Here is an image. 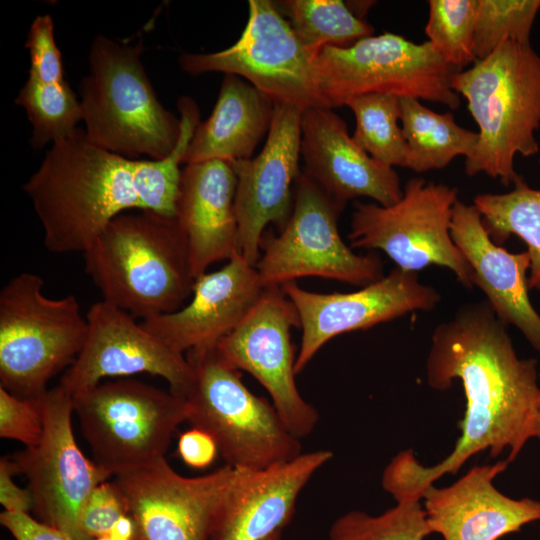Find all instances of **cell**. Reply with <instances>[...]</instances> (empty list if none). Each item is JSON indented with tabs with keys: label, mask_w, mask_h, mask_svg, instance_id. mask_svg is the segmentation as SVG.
Here are the masks:
<instances>
[{
	"label": "cell",
	"mask_w": 540,
	"mask_h": 540,
	"mask_svg": "<svg viewBox=\"0 0 540 540\" xmlns=\"http://www.w3.org/2000/svg\"><path fill=\"white\" fill-rule=\"evenodd\" d=\"M428 385L463 387L466 408L453 450L431 466L413 450L395 455L382 474V487L396 502L421 500L423 491L444 475L456 474L472 456L507 451L508 463L534 438L540 393L537 361L520 358L507 331L486 300L460 306L434 329L426 362Z\"/></svg>",
	"instance_id": "cell-1"
},
{
	"label": "cell",
	"mask_w": 540,
	"mask_h": 540,
	"mask_svg": "<svg viewBox=\"0 0 540 540\" xmlns=\"http://www.w3.org/2000/svg\"><path fill=\"white\" fill-rule=\"evenodd\" d=\"M181 136L161 160L132 159L96 144L85 130L54 144L23 185L43 229L46 249L84 253L118 215L148 210L175 216L180 165L200 123L196 102L178 100Z\"/></svg>",
	"instance_id": "cell-2"
},
{
	"label": "cell",
	"mask_w": 540,
	"mask_h": 540,
	"mask_svg": "<svg viewBox=\"0 0 540 540\" xmlns=\"http://www.w3.org/2000/svg\"><path fill=\"white\" fill-rule=\"evenodd\" d=\"M104 301L142 320L181 309L193 277L176 216L148 210L115 217L83 253Z\"/></svg>",
	"instance_id": "cell-3"
},
{
	"label": "cell",
	"mask_w": 540,
	"mask_h": 540,
	"mask_svg": "<svg viewBox=\"0 0 540 540\" xmlns=\"http://www.w3.org/2000/svg\"><path fill=\"white\" fill-rule=\"evenodd\" d=\"M451 87L466 99L479 129L465 173H484L513 185L521 177L515 157L539 152L540 55L530 42L505 40L486 58L457 72Z\"/></svg>",
	"instance_id": "cell-4"
},
{
	"label": "cell",
	"mask_w": 540,
	"mask_h": 540,
	"mask_svg": "<svg viewBox=\"0 0 540 540\" xmlns=\"http://www.w3.org/2000/svg\"><path fill=\"white\" fill-rule=\"evenodd\" d=\"M142 39L120 43L97 35L89 51V73L79 86L88 138L121 156L168 157L181 136V120L158 100L141 61Z\"/></svg>",
	"instance_id": "cell-5"
},
{
	"label": "cell",
	"mask_w": 540,
	"mask_h": 540,
	"mask_svg": "<svg viewBox=\"0 0 540 540\" xmlns=\"http://www.w3.org/2000/svg\"><path fill=\"white\" fill-rule=\"evenodd\" d=\"M185 355L192 372L182 395L187 421L213 438L226 465L261 470L302 453L301 439L290 432L273 404L246 387L240 370L216 346Z\"/></svg>",
	"instance_id": "cell-6"
},
{
	"label": "cell",
	"mask_w": 540,
	"mask_h": 540,
	"mask_svg": "<svg viewBox=\"0 0 540 540\" xmlns=\"http://www.w3.org/2000/svg\"><path fill=\"white\" fill-rule=\"evenodd\" d=\"M31 272L12 277L0 292V387L37 398L49 380L80 353L88 322L77 298H49Z\"/></svg>",
	"instance_id": "cell-7"
},
{
	"label": "cell",
	"mask_w": 540,
	"mask_h": 540,
	"mask_svg": "<svg viewBox=\"0 0 540 540\" xmlns=\"http://www.w3.org/2000/svg\"><path fill=\"white\" fill-rule=\"evenodd\" d=\"M72 397L93 461L114 477L165 458L188 416L184 397L134 379L100 382Z\"/></svg>",
	"instance_id": "cell-8"
},
{
	"label": "cell",
	"mask_w": 540,
	"mask_h": 540,
	"mask_svg": "<svg viewBox=\"0 0 540 540\" xmlns=\"http://www.w3.org/2000/svg\"><path fill=\"white\" fill-rule=\"evenodd\" d=\"M344 208L301 170L289 219L277 234L265 231L260 242L255 268L263 286L321 277L364 287L381 279L380 256L357 254L343 241L338 219Z\"/></svg>",
	"instance_id": "cell-9"
},
{
	"label": "cell",
	"mask_w": 540,
	"mask_h": 540,
	"mask_svg": "<svg viewBox=\"0 0 540 540\" xmlns=\"http://www.w3.org/2000/svg\"><path fill=\"white\" fill-rule=\"evenodd\" d=\"M322 94L329 107L356 96L382 93L460 106L452 89L459 72L427 40L412 42L394 33L365 37L345 48L325 47L316 58Z\"/></svg>",
	"instance_id": "cell-10"
},
{
	"label": "cell",
	"mask_w": 540,
	"mask_h": 540,
	"mask_svg": "<svg viewBox=\"0 0 540 540\" xmlns=\"http://www.w3.org/2000/svg\"><path fill=\"white\" fill-rule=\"evenodd\" d=\"M457 200L455 187L411 178L402 198L391 206L356 203L348 234L350 246L381 250L405 271L445 267L463 287L472 289V269L450 232Z\"/></svg>",
	"instance_id": "cell-11"
},
{
	"label": "cell",
	"mask_w": 540,
	"mask_h": 540,
	"mask_svg": "<svg viewBox=\"0 0 540 540\" xmlns=\"http://www.w3.org/2000/svg\"><path fill=\"white\" fill-rule=\"evenodd\" d=\"M247 24L227 49L182 53V71L190 75L223 72L243 77L274 104L303 110L330 108L319 83L316 58L300 41L274 1L249 0Z\"/></svg>",
	"instance_id": "cell-12"
},
{
	"label": "cell",
	"mask_w": 540,
	"mask_h": 540,
	"mask_svg": "<svg viewBox=\"0 0 540 540\" xmlns=\"http://www.w3.org/2000/svg\"><path fill=\"white\" fill-rule=\"evenodd\" d=\"M40 442L10 456L28 480L40 521L74 540H88L80 527L91 492L112 476L79 449L72 429L73 397L59 384L42 395Z\"/></svg>",
	"instance_id": "cell-13"
},
{
	"label": "cell",
	"mask_w": 540,
	"mask_h": 540,
	"mask_svg": "<svg viewBox=\"0 0 540 540\" xmlns=\"http://www.w3.org/2000/svg\"><path fill=\"white\" fill-rule=\"evenodd\" d=\"M292 328H299L293 304L281 287H265L255 306L216 347L230 364L266 389L287 428L302 439L315 429L319 413L295 382Z\"/></svg>",
	"instance_id": "cell-14"
},
{
	"label": "cell",
	"mask_w": 540,
	"mask_h": 540,
	"mask_svg": "<svg viewBox=\"0 0 540 540\" xmlns=\"http://www.w3.org/2000/svg\"><path fill=\"white\" fill-rule=\"evenodd\" d=\"M281 288L296 310L302 332L296 374L332 338L366 330L414 311H431L441 301L440 293L422 283L417 272L398 267L354 292H312L301 288L296 281Z\"/></svg>",
	"instance_id": "cell-15"
},
{
	"label": "cell",
	"mask_w": 540,
	"mask_h": 540,
	"mask_svg": "<svg viewBox=\"0 0 540 540\" xmlns=\"http://www.w3.org/2000/svg\"><path fill=\"white\" fill-rule=\"evenodd\" d=\"M238 470L224 465L185 477L165 458L114 477L141 540H209L216 513Z\"/></svg>",
	"instance_id": "cell-16"
},
{
	"label": "cell",
	"mask_w": 540,
	"mask_h": 540,
	"mask_svg": "<svg viewBox=\"0 0 540 540\" xmlns=\"http://www.w3.org/2000/svg\"><path fill=\"white\" fill-rule=\"evenodd\" d=\"M86 318L85 343L59 383L72 396L104 378L140 373L165 379L171 392L183 395L192 376L185 354L104 300L94 303Z\"/></svg>",
	"instance_id": "cell-17"
},
{
	"label": "cell",
	"mask_w": 540,
	"mask_h": 540,
	"mask_svg": "<svg viewBox=\"0 0 540 540\" xmlns=\"http://www.w3.org/2000/svg\"><path fill=\"white\" fill-rule=\"evenodd\" d=\"M303 109L275 104L262 151L232 162L236 175L235 214L242 257L255 266L266 227L281 230L290 217L299 168Z\"/></svg>",
	"instance_id": "cell-18"
},
{
	"label": "cell",
	"mask_w": 540,
	"mask_h": 540,
	"mask_svg": "<svg viewBox=\"0 0 540 540\" xmlns=\"http://www.w3.org/2000/svg\"><path fill=\"white\" fill-rule=\"evenodd\" d=\"M300 154L302 172L344 206L359 197L391 206L403 196L394 168L361 149L349 135L346 122L331 108L303 110Z\"/></svg>",
	"instance_id": "cell-19"
},
{
	"label": "cell",
	"mask_w": 540,
	"mask_h": 540,
	"mask_svg": "<svg viewBox=\"0 0 540 540\" xmlns=\"http://www.w3.org/2000/svg\"><path fill=\"white\" fill-rule=\"evenodd\" d=\"M508 464L475 466L449 486H428L421 503L431 533L443 540H499L540 521V501L511 498L493 484Z\"/></svg>",
	"instance_id": "cell-20"
},
{
	"label": "cell",
	"mask_w": 540,
	"mask_h": 540,
	"mask_svg": "<svg viewBox=\"0 0 540 540\" xmlns=\"http://www.w3.org/2000/svg\"><path fill=\"white\" fill-rule=\"evenodd\" d=\"M264 290L255 266L237 254L221 269L195 279L187 305L141 324L183 354L213 347L245 318Z\"/></svg>",
	"instance_id": "cell-21"
},
{
	"label": "cell",
	"mask_w": 540,
	"mask_h": 540,
	"mask_svg": "<svg viewBox=\"0 0 540 540\" xmlns=\"http://www.w3.org/2000/svg\"><path fill=\"white\" fill-rule=\"evenodd\" d=\"M332 457L329 450H316L261 470L237 469L209 540H266L281 534L300 492Z\"/></svg>",
	"instance_id": "cell-22"
},
{
	"label": "cell",
	"mask_w": 540,
	"mask_h": 540,
	"mask_svg": "<svg viewBox=\"0 0 540 540\" xmlns=\"http://www.w3.org/2000/svg\"><path fill=\"white\" fill-rule=\"evenodd\" d=\"M450 232L472 269L474 286L484 293L497 318L516 327L540 352V314L528 293V252L512 253L496 244L476 207L459 199L453 207Z\"/></svg>",
	"instance_id": "cell-23"
},
{
	"label": "cell",
	"mask_w": 540,
	"mask_h": 540,
	"mask_svg": "<svg viewBox=\"0 0 540 540\" xmlns=\"http://www.w3.org/2000/svg\"><path fill=\"white\" fill-rule=\"evenodd\" d=\"M231 162L188 163L181 170L176 219L185 236L193 277L240 254Z\"/></svg>",
	"instance_id": "cell-24"
},
{
	"label": "cell",
	"mask_w": 540,
	"mask_h": 540,
	"mask_svg": "<svg viewBox=\"0 0 540 540\" xmlns=\"http://www.w3.org/2000/svg\"><path fill=\"white\" fill-rule=\"evenodd\" d=\"M274 108V102L252 84L225 74L213 111L197 125L183 164L251 159L270 129Z\"/></svg>",
	"instance_id": "cell-25"
},
{
	"label": "cell",
	"mask_w": 540,
	"mask_h": 540,
	"mask_svg": "<svg viewBox=\"0 0 540 540\" xmlns=\"http://www.w3.org/2000/svg\"><path fill=\"white\" fill-rule=\"evenodd\" d=\"M400 123L409 155L406 168L424 173L448 166L453 159L471 157L478 133L460 126L451 113H437L419 99L400 97Z\"/></svg>",
	"instance_id": "cell-26"
},
{
	"label": "cell",
	"mask_w": 540,
	"mask_h": 540,
	"mask_svg": "<svg viewBox=\"0 0 540 540\" xmlns=\"http://www.w3.org/2000/svg\"><path fill=\"white\" fill-rule=\"evenodd\" d=\"M473 205L496 244L511 235L525 242L530 256L529 289L540 291V188L530 187L520 177L511 191L478 194Z\"/></svg>",
	"instance_id": "cell-27"
},
{
	"label": "cell",
	"mask_w": 540,
	"mask_h": 540,
	"mask_svg": "<svg viewBox=\"0 0 540 540\" xmlns=\"http://www.w3.org/2000/svg\"><path fill=\"white\" fill-rule=\"evenodd\" d=\"M274 3L300 41L315 54L325 47H349L374 33L373 26L356 17L341 0Z\"/></svg>",
	"instance_id": "cell-28"
},
{
	"label": "cell",
	"mask_w": 540,
	"mask_h": 540,
	"mask_svg": "<svg viewBox=\"0 0 540 540\" xmlns=\"http://www.w3.org/2000/svg\"><path fill=\"white\" fill-rule=\"evenodd\" d=\"M345 105L355 117V143L381 164L406 168L409 149L399 125L400 97L370 93L353 97Z\"/></svg>",
	"instance_id": "cell-29"
},
{
	"label": "cell",
	"mask_w": 540,
	"mask_h": 540,
	"mask_svg": "<svg viewBox=\"0 0 540 540\" xmlns=\"http://www.w3.org/2000/svg\"><path fill=\"white\" fill-rule=\"evenodd\" d=\"M15 102L32 124L31 145L36 150L72 135L83 121L80 99L66 80L45 83L28 76Z\"/></svg>",
	"instance_id": "cell-30"
},
{
	"label": "cell",
	"mask_w": 540,
	"mask_h": 540,
	"mask_svg": "<svg viewBox=\"0 0 540 540\" xmlns=\"http://www.w3.org/2000/svg\"><path fill=\"white\" fill-rule=\"evenodd\" d=\"M430 534L421 501L409 499L380 515L349 511L334 521L327 540H425Z\"/></svg>",
	"instance_id": "cell-31"
},
{
	"label": "cell",
	"mask_w": 540,
	"mask_h": 540,
	"mask_svg": "<svg viewBox=\"0 0 540 540\" xmlns=\"http://www.w3.org/2000/svg\"><path fill=\"white\" fill-rule=\"evenodd\" d=\"M477 0H429L425 34L442 59L461 71L474 64Z\"/></svg>",
	"instance_id": "cell-32"
},
{
	"label": "cell",
	"mask_w": 540,
	"mask_h": 540,
	"mask_svg": "<svg viewBox=\"0 0 540 540\" xmlns=\"http://www.w3.org/2000/svg\"><path fill=\"white\" fill-rule=\"evenodd\" d=\"M540 0H477L473 52L477 60L505 40L530 42Z\"/></svg>",
	"instance_id": "cell-33"
},
{
	"label": "cell",
	"mask_w": 540,
	"mask_h": 540,
	"mask_svg": "<svg viewBox=\"0 0 540 540\" xmlns=\"http://www.w3.org/2000/svg\"><path fill=\"white\" fill-rule=\"evenodd\" d=\"M43 434L42 396L21 398L0 387V436L27 447L37 445Z\"/></svg>",
	"instance_id": "cell-34"
},
{
	"label": "cell",
	"mask_w": 540,
	"mask_h": 540,
	"mask_svg": "<svg viewBox=\"0 0 540 540\" xmlns=\"http://www.w3.org/2000/svg\"><path fill=\"white\" fill-rule=\"evenodd\" d=\"M25 47L30 55L28 76L45 83L65 80L61 52L54 36V23L49 14L39 15L32 22Z\"/></svg>",
	"instance_id": "cell-35"
},
{
	"label": "cell",
	"mask_w": 540,
	"mask_h": 540,
	"mask_svg": "<svg viewBox=\"0 0 540 540\" xmlns=\"http://www.w3.org/2000/svg\"><path fill=\"white\" fill-rule=\"evenodd\" d=\"M128 513L126 502L111 481L99 484L89 495L83 507L80 527L88 540L110 534L117 520Z\"/></svg>",
	"instance_id": "cell-36"
},
{
	"label": "cell",
	"mask_w": 540,
	"mask_h": 540,
	"mask_svg": "<svg viewBox=\"0 0 540 540\" xmlns=\"http://www.w3.org/2000/svg\"><path fill=\"white\" fill-rule=\"evenodd\" d=\"M177 451L188 466L199 469L211 465L219 453L213 438L194 427L181 434Z\"/></svg>",
	"instance_id": "cell-37"
},
{
	"label": "cell",
	"mask_w": 540,
	"mask_h": 540,
	"mask_svg": "<svg viewBox=\"0 0 540 540\" xmlns=\"http://www.w3.org/2000/svg\"><path fill=\"white\" fill-rule=\"evenodd\" d=\"M0 521L15 540H74L62 531L33 519L28 513L4 511Z\"/></svg>",
	"instance_id": "cell-38"
},
{
	"label": "cell",
	"mask_w": 540,
	"mask_h": 540,
	"mask_svg": "<svg viewBox=\"0 0 540 540\" xmlns=\"http://www.w3.org/2000/svg\"><path fill=\"white\" fill-rule=\"evenodd\" d=\"M17 475L10 457L0 459V502L5 512L28 513L33 508V497L28 488L19 487L13 480Z\"/></svg>",
	"instance_id": "cell-39"
},
{
	"label": "cell",
	"mask_w": 540,
	"mask_h": 540,
	"mask_svg": "<svg viewBox=\"0 0 540 540\" xmlns=\"http://www.w3.org/2000/svg\"><path fill=\"white\" fill-rule=\"evenodd\" d=\"M135 523L133 519L126 515L121 516L110 531V536L114 540H131L134 534Z\"/></svg>",
	"instance_id": "cell-40"
},
{
	"label": "cell",
	"mask_w": 540,
	"mask_h": 540,
	"mask_svg": "<svg viewBox=\"0 0 540 540\" xmlns=\"http://www.w3.org/2000/svg\"><path fill=\"white\" fill-rule=\"evenodd\" d=\"M375 1H348L346 2L350 11L359 19L363 20V17L369 11L371 7L375 5Z\"/></svg>",
	"instance_id": "cell-41"
},
{
	"label": "cell",
	"mask_w": 540,
	"mask_h": 540,
	"mask_svg": "<svg viewBox=\"0 0 540 540\" xmlns=\"http://www.w3.org/2000/svg\"><path fill=\"white\" fill-rule=\"evenodd\" d=\"M534 438H537L540 441V393L538 396L537 406H536Z\"/></svg>",
	"instance_id": "cell-42"
},
{
	"label": "cell",
	"mask_w": 540,
	"mask_h": 540,
	"mask_svg": "<svg viewBox=\"0 0 540 540\" xmlns=\"http://www.w3.org/2000/svg\"><path fill=\"white\" fill-rule=\"evenodd\" d=\"M97 540H114L110 535H106L100 538H97Z\"/></svg>",
	"instance_id": "cell-43"
},
{
	"label": "cell",
	"mask_w": 540,
	"mask_h": 540,
	"mask_svg": "<svg viewBox=\"0 0 540 540\" xmlns=\"http://www.w3.org/2000/svg\"><path fill=\"white\" fill-rule=\"evenodd\" d=\"M280 536H281V534L274 535V536H272V537H270V538H268L266 540H280Z\"/></svg>",
	"instance_id": "cell-44"
},
{
	"label": "cell",
	"mask_w": 540,
	"mask_h": 540,
	"mask_svg": "<svg viewBox=\"0 0 540 540\" xmlns=\"http://www.w3.org/2000/svg\"><path fill=\"white\" fill-rule=\"evenodd\" d=\"M539 165H540V159H539Z\"/></svg>",
	"instance_id": "cell-45"
}]
</instances>
